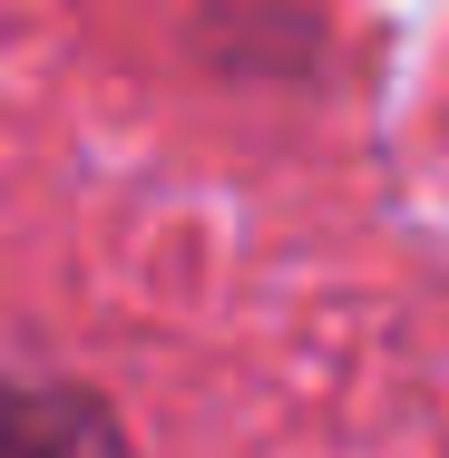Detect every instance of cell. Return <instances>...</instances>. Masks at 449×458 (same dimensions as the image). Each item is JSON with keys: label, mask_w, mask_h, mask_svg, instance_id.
Returning <instances> with one entry per match:
<instances>
[{"label": "cell", "mask_w": 449, "mask_h": 458, "mask_svg": "<svg viewBox=\"0 0 449 458\" xmlns=\"http://www.w3.org/2000/svg\"><path fill=\"white\" fill-rule=\"evenodd\" d=\"M0 458H137L117 410L79 380H0Z\"/></svg>", "instance_id": "6da1fadb"}]
</instances>
